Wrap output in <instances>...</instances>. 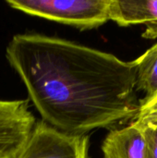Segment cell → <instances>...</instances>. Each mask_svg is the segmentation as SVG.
I'll use <instances>...</instances> for the list:
<instances>
[{"label":"cell","mask_w":157,"mask_h":158,"mask_svg":"<svg viewBox=\"0 0 157 158\" xmlns=\"http://www.w3.org/2000/svg\"><path fill=\"white\" fill-rule=\"evenodd\" d=\"M136 70V90L148 99L157 92V44L132 61Z\"/></svg>","instance_id":"obj_7"},{"label":"cell","mask_w":157,"mask_h":158,"mask_svg":"<svg viewBox=\"0 0 157 158\" xmlns=\"http://www.w3.org/2000/svg\"><path fill=\"white\" fill-rule=\"evenodd\" d=\"M143 131L147 140L146 158H157V127H145Z\"/></svg>","instance_id":"obj_9"},{"label":"cell","mask_w":157,"mask_h":158,"mask_svg":"<svg viewBox=\"0 0 157 158\" xmlns=\"http://www.w3.org/2000/svg\"><path fill=\"white\" fill-rule=\"evenodd\" d=\"M104 158H146L147 140L143 129L133 122L121 129H114L102 144Z\"/></svg>","instance_id":"obj_6"},{"label":"cell","mask_w":157,"mask_h":158,"mask_svg":"<svg viewBox=\"0 0 157 158\" xmlns=\"http://www.w3.org/2000/svg\"><path fill=\"white\" fill-rule=\"evenodd\" d=\"M88 135L68 134L41 120L16 158H88Z\"/></svg>","instance_id":"obj_3"},{"label":"cell","mask_w":157,"mask_h":158,"mask_svg":"<svg viewBox=\"0 0 157 158\" xmlns=\"http://www.w3.org/2000/svg\"><path fill=\"white\" fill-rule=\"evenodd\" d=\"M111 0H6V4L25 14L77 28H99L109 20Z\"/></svg>","instance_id":"obj_2"},{"label":"cell","mask_w":157,"mask_h":158,"mask_svg":"<svg viewBox=\"0 0 157 158\" xmlns=\"http://www.w3.org/2000/svg\"><path fill=\"white\" fill-rule=\"evenodd\" d=\"M109 20L122 27L145 25L143 37L157 39V0H111Z\"/></svg>","instance_id":"obj_5"},{"label":"cell","mask_w":157,"mask_h":158,"mask_svg":"<svg viewBox=\"0 0 157 158\" xmlns=\"http://www.w3.org/2000/svg\"><path fill=\"white\" fill-rule=\"evenodd\" d=\"M6 56L43 121L62 132L86 135L138 112L132 62L39 33L14 35Z\"/></svg>","instance_id":"obj_1"},{"label":"cell","mask_w":157,"mask_h":158,"mask_svg":"<svg viewBox=\"0 0 157 158\" xmlns=\"http://www.w3.org/2000/svg\"><path fill=\"white\" fill-rule=\"evenodd\" d=\"M35 123L28 100H0V158L17 157Z\"/></svg>","instance_id":"obj_4"},{"label":"cell","mask_w":157,"mask_h":158,"mask_svg":"<svg viewBox=\"0 0 157 158\" xmlns=\"http://www.w3.org/2000/svg\"><path fill=\"white\" fill-rule=\"evenodd\" d=\"M132 122L142 129L157 127V92L152 97L139 101V109Z\"/></svg>","instance_id":"obj_8"}]
</instances>
